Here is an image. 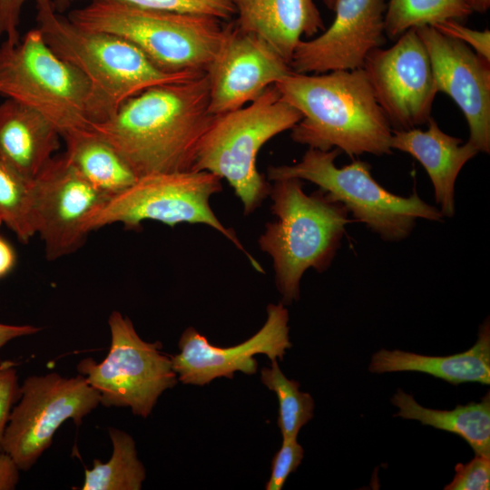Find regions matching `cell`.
<instances>
[{"instance_id": "cell-38", "label": "cell", "mask_w": 490, "mask_h": 490, "mask_svg": "<svg viewBox=\"0 0 490 490\" xmlns=\"http://www.w3.org/2000/svg\"><path fill=\"white\" fill-rule=\"evenodd\" d=\"M74 0H52L54 9L55 11H64L66 10Z\"/></svg>"}, {"instance_id": "cell-10", "label": "cell", "mask_w": 490, "mask_h": 490, "mask_svg": "<svg viewBox=\"0 0 490 490\" xmlns=\"http://www.w3.org/2000/svg\"><path fill=\"white\" fill-rule=\"evenodd\" d=\"M108 324L107 357L101 362L83 358L77 370L99 392L100 404L130 407L133 415L146 418L159 397L178 381L171 356L162 352L160 341L142 339L132 320L119 311L111 313Z\"/></svg>"}, {"instance_id": "cell-16", "label": "cell", "mask_w": 490, "mask_h": 490, "mask_svg": "<svg viewBox=\"0 0 490 490\" xmlns=\"http://www.w3.org/2000/svg\"><path fill=\"white\" fill-rule=\"evenodd\" d=\"M288 323L289 312L284 304H269L260 329L242 343L229 348L213 346L194 328H187L179 340L180 353L171 356L178 380L204 386L215 378H232L237 371L251 375L257 371L254 356L258 354L266 355L270 361L282 360L286 350L292 347Z\"/></svg>"}, {"instance_id": "cell-2", "label": "cell", "mask_w": 490, "mask_h": 490, "mask_svg": "<svg viewBox=\"0 0 490 490\" xmlns=\"http://www.w3.org/2000/svg\"><path fill=\"white\" fill-rule=\"evenodd\" d=\"M301 119L291 139L309 148L350 156L391 153L392 128L363 68L312 75L292 72L274 84Z\"/></svg>"}, {"instance_id": "cell-8", "label": "cell", "mask_w": 490, "mask_h": 490, "mask_svg": "<svg viewBox=\"0 0 490 490\" xmlns=\"http://www.w3.org/2000/svg\"><path fill=\"white\" fill-rule=\"evenodd\" d=\"M0 95L41 113L61 137L93 122L88 81L49 47L38 28L16 44L0 45Z\"/></svg>"}, {"instance_id": "cell-21", "label": "cell", "mask_w": 490, "mask_h": 490, "mask_svg": "<svg viewBox=\"0 0 490 490\" xmlns=\"http://www.w3.org/2000/svg\"><path fill=\"white\" fill-rule=\"evenodd\" d=\"M372 373L414 371L431 375L452 385L467 382L490 384V321L479 326L477 340L468 350L450 356H426L382 348L373 354Z\"/></svg>"}, {"instance_id": "cell-36", "label": "cell", "mask_w": 490, "mask_h": 490, "mask_svg": "<svg viewBox=\"0 0 490 490\" xmlns=\"http://www.w3.org/2000/svg\"><path fill=\"white\" fill-rule=\"evenodd\" d=\"M15 253L11 246L0 238V278L6 275L14 267Z\"/></svg>"}, {"instance_id": "cell-5", "label": "cell", "mask_w": 490, "mask_h": 490, "mask_svg": "<svg viewBox=\"0 0 490 490\" xmlns=\"http://www.w3.org/2000/svg\"><path fill=\"white\" fill-rule=\"evenodd\" d=\"M74 24L118 35L168 73H206L227 33L218 18L93 0L68 13Z\"/></svg>"}, {"instance_id": "cell-26", "label": "cell", "mask_w": 490, "mask_h": 490, "mask_svg": "<svg viewBox=\"0 0 490 490\" xmlns=\"http://www.w3.org/2000/svg\"><path fill=\"white\" fill-rule=\"evenodd\" d=\"M260 380L277 396L278 426L282 439L297 438L301 427L313 417L315 405L312 397L299 390V382L286 377L277 359L271 360L270 368L261 369Z\"/></svg>"}, {"instance_id": "cell-25", "label": "cell", "mask_w": 490, "mask_h": 490, "mask_svg": "<svg viewBox=\"0 0 490 490\" xmlns=\"http://www.w3.org/2000/svg\"><path fill=\"white\" fill-rule=\"evenodd\" d=\"M472 12L465 0H388L385 34L393 39L411 28L446 20L464 21Z\"/></svg>"}, {"instance_id": "cell-31", "label": "cell", "mask_w": 490, "mask_h": 490, "mask_svg": "<svg viewBox=\"0 0 490 490\" xmlns=\"http://www.w3.org/2000/svg\"><path fill=\"white\" fill-rule=\"evenodd\" d=\"M13 361H3L0 366V451L3 450L5 432L14 405L21 397V386Z\"/></svg>"}, {"instance_id": "cell-24", "label": "cell", "mask_w": 490, "mask_h": 490, "mask_svg": "<svg viewBox=\"0 0 490 490\" xmlns=\"http://www.w3.org/2000/svg\"><path fill=\"white\" fill-rule=\"evenodd\" d=\"M113 445L110 459H94L92 469H85L82 490H140L146 477L139 460L133 438L126 432L109 428Z\"/></svg>"}, {"instance_id": "cell-23", "label": "cell", "mask_w": 490, "mask_h": 490, "mask_svg": "<svg viewBox=\"0 0 490 490\" xmlns=\"http://www.w3.org/2000/svg\"><path fill=\"white\" fill-rule=\"evenodd\" d=\"M391 402L398 408L394 416L417 420L422 425L456 434L469 444L475 455L490 457L489 391L480 402L458 405L453 410L426 408L401 388Z\"/></svg>"}, {"instance_id": "cell-29", "label": "cell", "mask_w": 490, "mask_h": 490, "mask_svg": "<svg viewBox=\"0 0 490 490\" xmlns=\"http://www.w3.org/2000/svg\"><path fill=\"white\" fill-rule=\"evenodd\" d=\"M455 476L444 490H488L490 489V457L480 455L466 464L455 466Z\"/></svg>"}, {"instance_id": "cell-20", "label": "cell", "mask_w": 490, "mask_h": 490, "mask_svg": "<svg viewBox=\"0 0 490 490\" xmlns=\"http://www.w3.org/2000/svg\"><path fill=\"white\" fill-rule=\"evenodd\" d=\"M237 15L239 28L262 38L289 64L302 35L325 30L315 0H250Z\"/></svg>"}, {"instance_id": "cell-33", "label": "cell", "mask_w": 490, "mask_h": 490, "mask_svg": "<svg viewBox=\"0 0 490 490\" xmlns=\"http://www.w3.org/2000/svg\"><path fill=\"white\" fill-rule=\"evenodd\" d=\"M29 0H0V35H5V41L16 44L20 41L19 24L24 4ZM36 8H54L52 0H34Z\"/></svg>"}, {"instance_id": "cell-19", "label": "cell", "mask_w": 490, "mask_h": 490, "mask_svg": "<svg viewBox=\"0 0 490 490\" xmlns=\"http://www.w3.org/2000/svg\"><path fill=\"white\" fill-rule=\"evenodd\" d=\"M56 127L12 99L0 103V159L32 181L60 148Z\"/></svg>"}, {"instance_id": "cell-1", "label": "cell", "mask_w": 490, "mask_h": 490, "mask_svg": "<svg viewBox=\"0 0 490 490\" xmlns=\"http://www.w3.org/2000/svg\"><path fill=\"white\" fill-rule=\"evenodd\" d=\"M206 73L150 87L90 128L110 142L138 177L192 171L199 142L214 115Z\"/></svg>"}, {"instance_id": "cell-39", "label": "cell", "mask_w": 490, "mask_h": 490, "mask_svg": "<svg viewBox=\"0 0 490 490\" xmlns=\"http://www.w3.org/2000/svg\"><path fill=\"white\" fill-rule=\"evenodd\" d=\"M336 1H337V0H323V2H324V4L326 5V6H327L329 10H332V11H333V9H334Z\"/></svg>"}, {"instance_id": "cell-37", "label": "cell", "mask_w": 490, "mask_h": 490, "mask_svg": "<svg viewBox=\"0 0 490 490\" xmlns=\"http://www.w3.org/2000/svg\"><path fill=\"white\" fill-rule=\"evenodd\" d=\"M472 11L485 13L490 6V0H465Z\"/></svg>"}, {"instance_id": "cell-11", "label": "cell", "mask_w": 490, "mask_h": 490, "mask_svg": "<svg viewBox=\"0 0 490 490\" xmlns=\"http://www.w3.org/2000/svg\"><path fill=\"white\" fill-rule=\"evenodd\" d=\"M10 414L3 450L20 470H29L51 446L57 429L68 419L77 426L101 402L99 392L81 374L66 377L52 372L30 376Z\"/></svg>"}, {"instance_id": "cell-17", "label": "cell", "mask_w": 490, "mask_h": 490, "mask_svg": "<svg viewBox=\"0 0 490 490\" xmlns=\"http://www.w3.org/2000/svg\"><path fill=\"white\" fill-rule=\"evenodd\" d=\"M415 29L428 54L437 92L447 94L462 111L469 126L468 142L478 152L489 153V62L431 25Z\"/></svg>"}, {"instance_id": "cell-14", "label": "cell", "mask_w": 490, "mask_h": 490, "mask_svg": "<svg viewBox=\"0 0 490 490\" xmlns=\"http://www.w3.org/2000/svg\"><path fill=\"white\" fill-rule=\"evenodd\" d=\"M291 73L289 64L266 41L229 24L206 71L211 114L247 105Z\"/></svg>"}, {"instance_id": "cell-3", "label": "cell", "mask_w": 490, "mask_h": 490, "mask_svg": "<svg viewBox=\"0 0 490 490\" xmlns=\"http://www.w3.org/2000/svg\"><path fill=\"white\" fill-rule=\"evenodd\" d=\"M302 185L296 178L274 181L269 196L277 219L266 223L259 238L260 248L272 260L284 305L299 299L307 270L323 272L330 266L351 221L343 204L321 189L307 194Z\"/></svg>"}, {"instance_id": "cell-4", "label": "cell", "mask_w": 490, "mask_h": 490, "mask_svg": "<svg viewBox=\"0 0 490 490\" xmlns=\"http://www.w3.org/2000/svg\"><path fill=\"white\" fill-rule=\"evenodd\" d=\"M36 20L49 47L88 81L93 102V122L109 119L126 100L150 87L204 74L165 72L129 41L81 28L54 8L38 9Z\"/></svg>"}, {"instance_id": "cell-6", "label": "cell", "mask_w": 490, "mask_h": 490, "mask_svg": "<svg viewBox=\"0 0 490 490\" xmlns=\"http://www.w3.org/2000/svg\"><path fill=\"white\" fill-rule=\"evenodd\" d=\"M301 117L273 84L247 105L213 116L199 142L191 170L226 180L249 215L271 188L256 166L260 150L273 137L291 130Z\"/></svg>"}, {"instance_id": "cell-32", "label": "cell", "mask_w": 490, "mask_h": 490, "mask_svg": "<svg viewBox=\"0 0 490 490\" xmlns=\"http://www.w3.org/2000/svg\"><path fill=\"white\" fill-rule=\"evenodd\" d=\"M442 34L465 43L487 62L490 61V32L474 30L456 20H446L433 25Z\"/></svg>"}, {"instance_id": "cell-7", "label": "cell", "mask_w": 490, "mask_h": 490, "mask_svg": "<svg viewBox=\"0 0 490 490\" xmlns=\"http://www.w3.org/2000/svg\"><path fill=\"white\" fill-rule=\"evenodd\" d=\"M341 152L334 148H309L301 160L290 165L270 166L268 180L296 178L309 181L343 204L353 217L387 241L407 238L418 219L442 221L438 209L414 192L408 197L394 194L372 177L371 166L354 161L342 168L335 164Z\"/></svg>"}, {"instance_id": "cell-12", "label": "cell", "mask_w": 490, "mask_h": 490, "mask_svg": "<svg viewBox=\"0 0 490 490\" xmlns=\"http://www.w3.org/2000/svg\"><path fill=\"white\" fill-rule=\"evenodd\" d=\"M363 69L392 130L428 122L437 90L428 54L415 28L391 47L371 51Z\"/></svg>"}, {"instance_id": "cell-27", "label": "cell", "mask_w": 490, "mask_h": 490, "mask_svg": "<svg viewBox=\"0 0 490 490\" xmlns=\"http://www.w3.org/2000/svg\"><path fill=\"white\" fill-rule=\"evenodd\" d=\"M0 219L23 243L34 235L32 181L0 159Z\"/></svg>"}, {"instance_id": "cell-13", "label": "cell", "mask_w": 490, "mask_h": 490, "mask_svg": "<svg viewBox=\"0 0 490 490\" xmlns=\"http://www.w3.org/2000/svg\"><path fill=\"white\" fill-rule=\"evenodd\" d=\"M33 221L45 258L56 260L79 250L89 232L90 215L110 198L85 181L64 154L32 181Z\"/></svg>"}, {"instance_id": "cell-30", "label": "cell", "mask_w": 490, "mask_h": 490, "mask_svg": "<svg viewBox=\"0 0 490 490\" xmlns=\"http://www.w3.org/2000/svg\"><path fill=\"white\" fill-rule=\"evenodd\" d=\"M303 456V447L298 443L297 438L282 439V445L271 462V474L266 484V489H282L289 475L300 465Z\"/></svg>"}, {"instance_id": "cell-18", "label": "cell", "mask_w": 490, "mask_h": 490, "mask_svg": "<svg viewBox=\"0 0 490 490\" xmlns=\"http://www.w3.org/2000/svg\"><path fill=\"white\" fill-rule=\"evenodd\" d=\"M428 128L393 130L391 149L407 152L417 160L425 168L434 188L435 200L443 217L455 214V184L464 165L477 152V149L467 141L444 132L437 122L430 118Z\"/></svg>"}, {"instance_id": "cell-34", "label": "cell", "mask_w": 490, "mask_h": 490, "mask_svg": "<svg viewBox=\"0 0 490 490\" xmlns=\"http://www.w3.org/2000/svg\"><path fill=\"white\" fill-rule=\"evenodd\" d=\"M20 468L14 458L5 452L0 451V490H13L19 482Z\"/></svg>"}, {"instance_id": "cell-22", "label": "cell", "mask_w": 490, "mask_h": 490, "mask_svg": "<svg viewBox=\"0 0 490 490\" xmlns=\"http://www.w3.org/2000/svg\"><path fill=\"white\" fill-rule=\"evenodd\" d=\"M62 138L69 163L107 197L121 193L138 179L120 152L91 128L73 131Z\"/></svg>"}, {"instance_id": "cell-9", "label": "cell", "mask_w": 490, "mask_h": 490, "mask_svg": "<svg viewBox=\"0 0 490 490\" xmlns=\"http://www.w3.org/2000/svg\"><path fill=\"white\" fill-rule=\"evenodd\" d=\"M221 191V180L205 171L141 176L93 211L87 220L86 230L90 233L115 223L136 230L144 220H155L171 227L181 223L205 224L230 240L248 257L252 267L263 273L260 264L247 252L235 232L225 227L213 212L210 200Z\"/></svg>"}, {"instance_id": "cell-35", "label": "cell", "mask_w": 490, "mask_h": 490, "mask_svg": "<svg viewBox=\"0 0 490 490\" xmlns=\"http://www.w3.org/2000/svg\"><path fill=\"white\" fill-rule=\"evenodd\" d=\"M40 328L32 325H7L0 323V350L14 338L35 334ZM3 363L0 358V366Z\"/></svg>"}, {"instance_id": "cell-28", "label": "cell", "mask_w": 490, "mask_h": 490, "mask_svg": "<svg viewBox=\"0 0 490 490\" xmlns=\"http://www.w3.org/2000/svg\"><path fill=\"white\" fill-rule=\"evenodd\" d=\"M83 1V0H74ZM93 1V0H84ZM139 7L208 15L225 21L238 13L233 0H116Z\"/></svg>"}, {"instance_id": "cell-41", "label": "cell", "mask_w": 490, "mask_h": 490, "mask_svg": "<svg viewBox=\"0 0 490 490\" xmlns=\"http://www.w3.org/2000/svg\"><path fill=\"white\" fill-rule=\"evenodd\" d=\"M1 223H3V222H2V220H1V219H0V225H1Z\"/></svg>"}, {"instance_id": "cell-15", "label": "cell", "mask_w": 490, "mask_h": 490, "mask_svg": "<svg viewBox=\"0 0 490 490\" xmlns=\"http://www.w3.org/2000/svg\"><path fill=\"white\" fill-rule=\"evenodd\" d=\"M387 6V0H337L330 26L296 46L291 71L308 74L363 68L369 53L386 43Z\"/></svg>"}, {"instance_id": "cell-40", "label": "cell", "mask_w": 490, "mask_h": 490, "mask_svg": "<svg viewBox=\"0 0 490 490\" xmlns=\"http://www.w3.org/2000/svg\"><path fill=\"white\" fill-rule=\"evenodd\" d=\"M250 0H233L238 9L245 5Z\"/></svg>"}]
</instances>
